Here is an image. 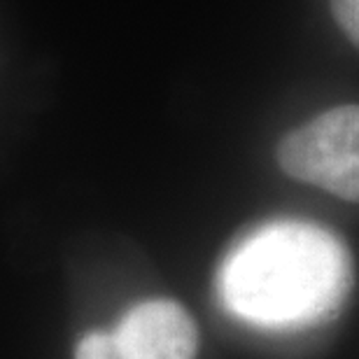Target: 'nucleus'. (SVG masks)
Returning <instances> with one entry per match:
<instances>
[{
	"mask_svg": "<svg viewBox=\"0 0 359 359\" xmlns=\"http://www.w3.org/2000/svg\"><path fill=\"white\" fill-rule=\"evenodd\" d=\"M350 259L341 241L304 222L248 236L219 273L224 306L262 327L311 325L346 297Z\"/></svg>",
	"mask_w": 359,
	"mask_h": 359,
	"instance_id": "f257e3e1",
	"label": "nucleus"
},
{
	"mask_svg": "<svg viewBox=\"0 0 359 359\" xmlns=\"http://www.w3.org/2000/svg\"><path fill=\"white\" fill-rule=\"evenodd\" d=\"M278 163L290 177L318 184L355 203L359 198L357 107H336L292 131L280 142Z\"/></svg>",
	"mask_w": 359,
	"mask_h": 359,
	"instance_id": "f03ea898",
	"label": "nucleus"
},
{
	"mask_svg": "<svg viewBox=\"0 0 359 359\" xmlns=\"http://www.w3.org/2000/svg\"><path fill=\"white\" fill-rule=\"evenodd\" d=\"M112 334L126 359H194L198 350L191 315L168 299L133 306Z\"/></svg>",
	"mask_w": 359,
	"mask_h": 359,
	"instance_id": "7ed1b4c3",
	"label": "nucleus"
},
{
	"mask_svg": "<svg viewBox=\"0 0 359 359\" xmlns=\"http://www.w3.org/2000/svg\"><path fill=\"white\" fill-rule=\"evenodd\" d=\"M334 14L348 38L357 42V38H359V0H334Z\"/></svg>",
	"mask_w": 359,
	"mask_h": 359,
	"instance_id": "39448f33",
	"label": "nucleus"
},
{
	"mask_svg": "<svg viewBox=\"0 0 359 359\" xmlns=\"http://www.w3.org/2000/svg\"><path fill=\"white\" fill-rule=\"evenodd\" d=\"M75 359H126L114 334L91 332L80 341Z\"/></svg>",
	"mask_w": 359,
	"mask_h": 359,
	"instance_id": "20e7f679",
	"label": "nucleus"
}]
</instances>
